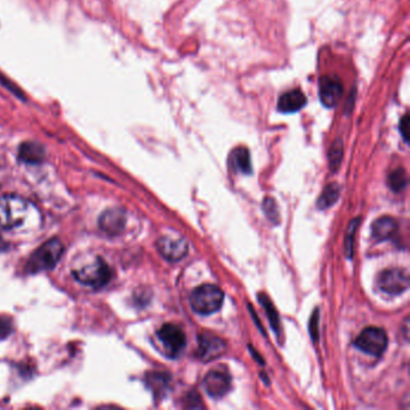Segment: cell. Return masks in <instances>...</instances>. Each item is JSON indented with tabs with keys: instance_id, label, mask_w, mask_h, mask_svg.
<instances>
[{
	"instance_id": "cell-1",
	"label": "cell",
	"mask_w": 410,
	"mask_h": 410,
	"mask_svg": "<svg viewBox=\"0 0 410 410\" xmlns=\"http://www.w3.org/2000/svg\"><path fill=\"white\" fill-rule=\"evenodd\" d=\"M33 206L26 199L14 194L0 197V228H21L31 217Z\"/></svg>"
},
{
	"instance_id": "cell-2",
	"label": "cell",
	"mask_w": 410,
	"mask_h": 410,
	"mask_svg": "<svg viewBox=\"0 0 410 410\" xmlns=\"http://www.w3.org/2000/svg\"><path fill=\"white\" fill-rule=\"evenodd\" d=\"M72 274L81 284L101 288L110 281L112 272L104 259L95 256L76 265L72 268Z\"/></svg>"
},
{
	"instance_id": "cell-3",
	"label": "cell",
	"mask_w": 410,
	"mask_h": 410,
	"mask_svg": "<svg viewBox=\"0 0 410 410\" xmlns=\"http://www.w3.org/2000/svg\"><path fill=\"white\" fill-rule=\"evenodd\" d=\"M64 253V245L58 238H52L41 245L31 254L27 263L31 273L41 272L54 268Z\"/></svg>"
},
{
	"instance_id": "cell-4",
	"label": "cell",
	"mask_w": 410,
	"mask_h": 410,
	"mask_svg": "<svg viewBox=\"0 0 410 410\" xmlns=\"http://www.w3.org/2000/svg\"><path fill=\"white\" fill-rule=\"evenodd\" d=\"M224 302V293L218 286L204 284L192 291L190 304L199 314H212L222 307Z\"/></svg>"
},
{
	"instance_id": "cell-5",
	"label": "cell",
	"mask_w": 410,
	"mask_h": 410,
	"mask_svg": "<svg viewBox=\"0 0 410 410\" xmlns=\"http://www.w3.org/2000/svg\"><path fill=\"white\" fill-rule=\"evenodd\" d=\"M357 348L375 356H382L388 347V336L379 327H367L355 341Z\"/></svg>"
},
{
	"instance_id": "cell-6",
	"label": "cell",
	"mask_w": 410,
	"mask_h": 410,
	"mask_svg": "<svg viewBox=\"0 0 410 410\" xmlns=\"http://www.w3.org/2000/svg\"><path fill=\"white\" fill-rule=\"evenodd\" d=\"M378 286L386 294H402L409 288V274L403 268H388L380 273Z\"/></svg>"
},
{
	"instance_id": "cell-7",
	"label": "cell",
	"mask_w": 410,
	"mask_h": 410,
	"mask_svg": "<svg viewBox=\"0 0 410 410\" xmlns=\"http://www.w3.org/2000/svg\"><path fill=\"white\" fill-rule=\"evenodd\" d=\"M158 338L161 339L166 352L172 357L179 355L187 344L186 334L179 326L174 324H166L163 326L161 330L158 331Z\"/></svg>"
},
{
	"instance_id": "cell-8",
	"label": "cell",
	"mask_w": 410,
	"mask_h": 410,
	"mask_svg": "<svg viewBox=\"0 0 410 410\" xmlns=\"http://www.w3.org/2000/svg\"><path fill=\"white\" fill-rule=\"evenodd\" d=\"M343 82L337 76H322L319 80V98L324 106L334 108L343 97Z\"/></svg>"
},
{
	"instance_id": "cell-9",
	"label": "cell",
	"mask_w": 410,
	"mask_h": 410,
	"mask_svg": "<svg viewBox=\"0 0 410 410\" xmlns=\"http://www.w3.org/2000/svg\"><path fill=\"white\" fill-rule=\"evenodd\" d=\"M158 250L166 260L169 261H179L188 254V243L182 237H161L159 241L156 242Z\"/></svg>"
},
{
	"instance_id": "cell-10",
	"label": "cell",
	"mask_w": 410,
	"mask_h": 410,
	"mask_svg": "<svg viewBox=\"0 0 410 410\" xmlns=\"http://www.w3.org/2000/svg\"><path fill=\"white\" fill-rule=\"evenodd\" d=\"M206 391L212 397H222L228 393L231 386V378L227 372L211 370L204 380Z\"/></svg>"
},
{
	"instance_id": "cell-11",
	"label": "cell",
	"mask_w": 410,
	"mask_h": 410,
	"mask_svg": "<svg viewBox=\"0 0 410 410\" xmlns=\"http://www.w3.org/2000/svg\"><path fill=\"white\" fill-rule=\"evenodd\" d=\"M227 345L224 341L213 334H201L199 337V355L204 360H211L223 354Z\"/></svg>"
},
{
	"instance_id": "cell-12",
	"label": "cell",
	"mask_w": 410,
	"mask_h": 410,
	"mask_svg": "<svg viewBox=\"0 0 410 410\" xmlns=\"http://www.w3.org/2000/svg\"><path fill=\"white\" fill-rule=\"evenodd\" d=\"M307 104V98L300 90H293L281 94L277 108L281 113H294Z\"/></svg>"
},
{
	"instance_id": "cell-13",
	"label": "cell",
	"mask_w": 410,
	"mask_h": 410,
	"mask_svg": "<svg viewBox=\"0 0 410 410\" xmlns=\"http://www.w3.org/2000/svg\"><path fill=\"white\" fill-rule=\"evenodd\" d=\"M99 225L108 235H118L123 231L125 225V215L122 211L110 210L100 217Z\"/></svg>"
},
{
	"instance_id": "cell-14",
	"label": "cell",
	"mask_w": 410,
	"mask_h": 410,
	"mask_svg": "<svg viewBox=\"0 0 410 410\" xmlns=\"http://www.w3.org/2000/svg\"><path fill=\"white\" fill-rule=\"evenodd\" d=\"M398 230V223L391 217H383L377 219L372 225V235L378 241H386L396 233Z\"/></svg>"
},
{
	"instance_id": "cell-15",
	"label": "cell",
	"mask_w": 410,
	"mask_h": 410,
	"mask_svg": "<svg viewBox=\"0 0 410 410\" xmlns=\"http://www.w3.org/2000/svg\"><path fill=\"white\" fill-rule=\"evenodd\" d=\"M18 156L23 163L27 164H40L45 158V149L40 143L24 142L19 147Z\"/></svg>"
},
{
	"instance_id": "cell-16",
	"label": "cell",
	"mask_w": 410,
	"mask_h": 410,
	"mask_svg": "<svg viewBox=\"0 0 410 410\" xmlns=\"http://www.w3.org/2000/svg\"><path fill=\"white\" fill-rule=\"evenodd\" d=\"M230 164L238 172L250 174L252 172V161H250L249 151L245 147L235 149L230 158Z\"/></svg>"
},
{
	"instance_id": "cell-17",
	"label": "cell",
	"mask_w": 410,
	"mask_h": 410,
	"mask_svg": "<svg viewBox=\"0 0 410 410\" xmlns=\"http://www.w3.org/2000/svg\"><path fill=\"white\" fill-rule=\"evenodd\" d=\"M339 194H341V187L337 183H331L329 186H326L318 200L319 208L321 210L330 208L331 206H334L338 200Z\"/></svg>"
},
{
	"instance_id": "cell-18",
	"label": "cell",
	"mask_w": 410,
	"mask_h": 410,
	"mask_svg": "<svg viewBox=\"0 0 410 410\" xmlns=\"http://www.w3.org/2000/svg\"><path fill=\"white\" fill-rule=\"evenodd\" d=\"M259 301L263 306V309L266 311V314L268 315V319L271 321V326H272L273 331L276 334H279L281 330V321H279V317H278V313H277L276 308L273 307L272 302L270 301L268 296L265 294L259 295Z\"/></svg>"
},
{
	"instance_id": "cell-19",
	"label": "cell",
	"mask_w": 410,
	"mask_h": 410,
	"mask_svg": "<svg viewBox=\"0 0 410 410\" xmlns=\"http://www.w3.org/2000/svg\"><path fill=\"white\" fill-rule=\"evenodd\" d=\"M388 187L391 188L393 192H402L408 184V177L404 169L395 170L388 174Z\"/></svg>"
},
{
	"instance_id": "cell-20",
	"label": "cell",
	"mask_w": 410,
	"mask_h": 410,
	"mask_svg": "<svg viewBox=\"0 0 410 410\" xmlns=\"http://www.w3.org/2000/svg\"><path fill=\"white\" fill-rule=\"evenodd\" d=\"M329 159H330V166L332 171H337L342 159H343V143L341 140H337L334 145L331 146L330 153H329Z\"/></svg>"
},
{
	"instance_id": "cell-21",
	"label": "cell",
	"mask_w": 410,
	"mask_h": 410,
	"mask_svg": "<svg viewBox=\"0 0 410 410\" xmlns=\"http://www.w3.org/2000/svg\"><path fill=\"white\" fill-rule=\"evenodd\" d=\"M263 211L271 222L279 223V213H278L276 202L272 197H268L263 200Z\"/></svg>"
},
{
	"instance_id": "cell-22",
	"label": "cell",
	"mask_w": 410,
	"mask_h": 410,
	"mask_svg": "<svg viewBox=\"0 0 410 410\" xmlns=\"http://www.w3.org/2000/svg\"><path fill=\"white\" fill-rule=\"evenodd\" d=\"M360 223V219L357 218L352 222L350 227H349L348 235L345 238V253L348 255V258L350 259L354 253V238H355V231H356L357 224Z\"/></svg>"
},
{
	"instance_id": "cell-23",
	"label": "cell",
	"mask_w": 410,
	"mask_h": 410,
	"mask_svg": "<svg viewBox=\"0 0 410 410\" xmlns=\"http://www.w3.org/2000/svg\"><path fill=\"white\" fill-rule=\"evenodd\" d=\"M13 332V322L8 318H0V339L9 337Z\"/></svg>"
},
{
	"instance_id": "cell-24",
	"label": "cell",
	"mask_w": 410,
	"mask_h": 410,
	"mask_svg": "<svg viewBox=\"0 0 410 410\" xmlns=\"http://www.w3.org/2000/svg\"><path fill=\"white\" fill-rule=\"evenodd\" d=\"M318 324H319V311L315 309L313 312L311 321H309V331H311L313 341H318V337H319V330H318V326L319 325Z\"/></svg>"
},
{
	"instance_id": "cell-25",
	"label": "cell",
	"mask_w": 410,
	"mask_h": 410,
	"mask_svg": "<svg viewBox=\"0 0 410 410\" xmlns=\"http://www.w3.org/2000/svg\"><path fill=\"white\" fill-rule=\"evenodd\" d=\"M409 116L406 115L402 118L401 123H400V131H401L402 136H403L406 142H408V140H409Z\"/></svg>"
}]
</instances>
